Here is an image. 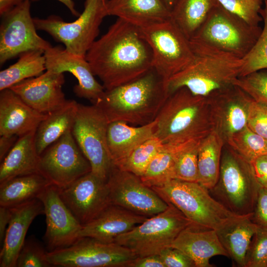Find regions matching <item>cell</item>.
Segmentation results:
<instances>
[{
    "label": "cell",
    "instance_id": "cell-1",
    "mask_svg": "<svg viewBox=\"0 0 267 267\" xmlns=\"http://www.w3.org/2000/svg\"><path fill=\"white\" fill-rule=\"evenodd\" d=\"M85 58L105 90L133 81L153 68L151 48L139 27L120 18L94 42Z\"/></svg>",
    "mask_w": 267,
    "mask_h": 267
},
{
    "label": "cell",
    "instance_id": "cell-2",
    "mask_svg": "<svg viewBox=\"0 0 267 267\" xmlns=\"http://www.w3.org/2000/svg\"><path fill=\"white\" fill-rule=\"evenodd\" d=\"M168 96L166 82L152 68L133 81L105 90L96 104L109 123L144 126L155 121Z\"/></svg>",
    "mask_w": 267,
    "mask_h": 267
},
{
    "label": "cell",
    "instance_id": "cell-3",
    "mask_svg": "<svg viewBox=\"0 0 267 267\" xmlns=\"http://www.w3.org/2000/svg\"><path fill=\"white\" fill-rule=\"evenodd\" d=\"M155 121L154 136L164 144L203 138L212 131L208 98L193 94L186 87L168 96Z\"/></svg>",
    "mask_w": 267,
    "mask_h": 267
},
{
    "label": "cell",
    "instance_id": "cell-4",
    "mask_svg": "<svg viewBox=\"0 0 267 267\" xmlns=\"http://www.w3.org/2000/svg\"><path fill=\"white\" fill-rule=\"evenodd\" d=\"M190 44L195 58L168 80L169 95L178 88L186 87L194 95L208 97L233 85L240 76L243 59L210 47Z\"/></svg>",
    "mask_w": 267,
    "mask_h": 267
},
{
    "label": "cell",
    "instance_id": "cell-5",
    "mask_svg": "<svg viewBox=\"0 0 267 267\" xmlns=\"http://www.w3.org/2000/svg\"><path fill=\"white\" fill-rule=\"evenodd\" d=\"M262 30L260 26L248 24L218 2L189 42L243 59L256 44Z\"/></svg>",
    "mask_w": 267,
    "mask_h": 267
},
{
    "label": "cell",
    "instance_id": "cell-6",
    "mask_svg": "<svg viewBox=\"0 0 267 267\" xmlns=\"http://www.w3.org/2000/svg\"><path fill=\"white\" fill-rule=\"evenodd\" d=\"M151 188L167 204L200 226L216 230L241 216L227 209L198 182L173 179L163 186Z\"/></svg>",
    "mask_w": 267,
    "mask_h": 267
},
{
    "label": "cell",
    "instance_id": "cell-7",
    "mask_svg": "<svg viewBox=\"0 0 267 267\" xmlns=\"http://www.w3.org/2000/svg\"><path fill=\"white\" fill-rule=\"evenodd\" d=\"M260 187L251 163L225 144L218 180L209 190L212 196L234 214L247 215L253 214Z\"/></svg>",
    "mask_w": 267,
    "mask_h": 267
},
{
    "label": "cell",
    "instance_id": "cell-8",
    "mask_svg": "<svg viewBox=\"0 0 267 267\" xmlns=\"http://www.w3.org/2000/svg\"><path fill=\"white\" fill-rule=\"evenodd\" d=\"M107 0H85L84 9L78 18L67 22L58 16L33 18L37 30L44 31L62 43L69 52L85 57L99 33L103 19L108 16Z\"/></svg>",
    "mask_w": 267,
    "mask_h": 267
},
{
    "label": "cell",
    "instance_id": "cell-9",
    "mask_svg": "<svg viewBox=\"0 0 267 267\" xmlns=\"http://www.w3.org/2000/svg\"><path fill=\"white\" fill-rule=\"evenodd\" d=\"M139 28L151 48L152 67L166 83L194 60L189 40L171 18Z\"/></svg>",
    "mask_w": 267,
    "mask_h": 267
},
{
    "label": "cell",
    "instance_id": "cell-10",
    "mask_svg": "<svg viewBox=\"0 0 267 267\" xmlns=\"http://www.w3.org/2000/svg\"><path fill=\"white\" fill-rule=\"evenodd\" d=\"M165 211L148 218L114 242L133 251L138 257L159 255L180 232L192 222L172 204Z\"/></svg>",
    "mask_w": 267,
    "mask_h": 267
},
{
    "label": "cell",
    "instance_id": "cell-11",
    "mask_svg": "<svg viewBox=\"0 0 267 267\" xmlns=\"http://www.w3.org/2000/svg\"><path fill=\"white\" fill-rule=\"evenodd\" d=\"M109 122L96 104L78 103L72 134L82 152L89 162L91 172L106 181L114 167L107 143Z\"/></svg>",
    "mask_w": 267,
    "mask_h": 267
},
{
    "label": "cell",
    "instance_id": "cell-12",
    "mask_svg": "<svg viewBox=\"0 0 267 267\" xmlns=\"http://www.w3.org/2000/svg\"><path fill=\"white\" fill-rule=\"evenodd\" d=\"M138 256L115 242L104 243L81 237L69 247L47 253L51 266L63 267H126Z\"/></svg>",
    "mask_w": 267,
    "mask_h": 267
},
{
    "label": "cell",
    "instance_id": "cell-13",
    "mask_svg": "<svg viewBox=\"0 0 267 267\" xmlns=\"http://www.w3.org/2000/svg\"><path fill=\"white\" fill-rule=\"evenodd\" d=\"M91 171L90 164L67 132L40 155L38 173L59 189L67 187Z\"/></svg>",
    "mask_w": 267,
    "mask_h": 267
},
{
    "label": "cell",
    "instance_id": "cell-14",
    "mask_svg": "<svg viewBox=\"0 0 267 267\" xmlns=\"http://www.w3.org/2000/svg\"><path fill=\"white\" fill-rule=\"evenodd\" d=\"M29 0H24L2 16L0 27V63L4 64L31 50L44 52L51 44L41 37L30 12Z\"/></svg>",
    "mask_w": 267,
    "mask_h": 267
},
{
    "label": "cell",
    "instance_id": "cell-15",
    "mask_svg": "<svg viewBox=\"0 0 267 267\" xmlns=\"http://www.w3.org/2000/svg\"><path fill=\"white\" fill-rule=\"evenodd\" d=\"M107 183L111 204L137 215L149 218L165 211L169 206L139 177L115 165Z\"/></svg>",
    "mask_w": 267,
    "mask_h": 267
},
{
    "label": "cell",
    "instance_id": "cell-16",
    "mask_svg": "<svg viewBox=\"0 0 267 267\" xmlns=\"http://www.w3.org/2000/svg\"><path fill=\"white\" fill-rule=\"evenodd\" d=\"M37 198L44 207L46 224L44 239L48 252L69 247L81 238L83 225L61 199L59 188L50 184Z\"/></svg>",
    "mask_w": 267,
    "mask_h": 267
},
{
    "label": "cell",
    "instance_id": "cell-17",
    "mask_svg": "<svg viewBox=\"0 0 267 267\" xmlns=\"http://www.w3.org/2000/svg\"><path fill=\"white\" fill-rule=\"evenodd\" d=\"M207 98L212 131L224 143L233 134L247 126L249 111L253 99L238 87L232 85Z\"/></svg>",
    "mask_w": 267,
    "mask_h": 267
},
{
    "label": "cell",
    "instance_id": "cell-18",
    "mask_svg": "<svg viewBox=\"0 0 267 267\" xmlns=\"http://www.w3.org/2000/svg\"><path fill=\"white\" fill-rule=\"evenodd\" d=\"M60 197L82 225L97 217L111 204L106 181L91 172L66 188L59 189Z\"/></svg>",
    "mask_w": 267,
    "mask_h": 267
},
{
    "label": "cell",
    "instance_id": "cell-19",
    "mask_svg": "<svg viewBox=\"0 0 267 267\" xmlns=\"http://www.w3.org/2000/svg\"><path fill=\"white\" fill-rule=\"evenodd\" d=\"M46 70L56 73H71L78 83L73 88L79 97L96 104L102 97L105 89L94 77L91 67L85 57L67 51L61 46H51L44 52Z\"/></svg>",
    "mask_w": 267,
    "mask_h": 267
},
{
    "label": "cell",
    "instance_id": "cell-20",
    "mask_svg": "<svg viewBox=\"0 0 267 267\" xmlns=\"http://www.w3.org/2000/svg\"><path fill=\"white\" fill-rule=\"evenodd\" d=\"M63 73L46 70L41 75L24 80L10 89L27 104L47 114L63 107L69 101L62 90Z\"/></svg>",
    "mask_w": 267,
    "mask_h": 267
},
{
    "label": "cell",
    "instance_id": "cell-21",
    "mask_svg": "<svg viewBox=\"0 0 267 267\" xmlns=\"http://www.w3.org/2000/svg\"><path fill=\"white\" fill-rule=\"evenodd\" d=\"M9 208L11 218L0 250V267H16L30 225L37 216L44 214V205L38 198Z\"/></svg>",
    "mask_w": 267,
    "mask_h": 267
},
{
    "label": "cell",
    "instance_id": "cell-22",
    "mask_svg": "<svg viewBox=\"0 0 267 267\" xmlns=\"http://www.w3.org/2000/svg\"><path fill=\"white\" fill-rule=\"evenodd\" d=\"M47 114L27 104L10 89L0 93V135L23 136L36 131Z\"/></svg>",
    "mask_w": 267,
    "mask_h": 267
},
{
    "label": "cell",
    "instance_id": "cell-23",
    "mask_svg": "<svg viewBox=\"0 0 267 267\" xmlns=\"http://www.w3.org/2000/svg\"><path fill=\"white\" fill-rule=\"evenodd\" d=\"M171 247L189 257L195 267H211L210 259L215 256L229 255L222 244L216 230L193 222L183 229Z\"/></svg>",
    "mask_w": 267,
    "mask_h": 267
},
{
    "label": "cell",
    "instance_id": "cell-24",
    "mask_svg": "<svg viewBox=\"0 0 267 267\" xmlns=\"http://www.w3.org/2000/svg\"><path fill=\"white\" fill-rule=\"evenodd\" d=\"M147 218L111 204L95 218L82 225L80 237H90L104 243L114 242L117 237L129 231Z\"/></svg>",
    "mask_w": 267,
    "mask_h": 267
},
{
    "label": "cell",
    "instance_id": "cell-25",
    "mask_svg": "<svg viewBox=\"0 0 267 267\" xmlns=\"http://www.w3.org/2000/svg\"><path fill=\"white\" fill-rule=\"evenodd\" d=\"M156 121L144 126H131L119 121L109 122L107 143L113 164L118 166L139 145L154 136Z\"/></svg>",
    "mask_w": 267,
    "mask_h": 267
},
{
    "label": "cell",
    "instance_id": "cell-26",
    "mask_svg": "<svg viewBox=\"0 0 267 267\" xmlns=\"http://www.w3.org/2000/svg\"><path fill=\"white\" fill-rule=\"evenodd\" d=\"M108 16H114L139 28L171 18L163 0H107Z\"/></svg>",
    "mask_w": 267,
    "mask_h": 267
},
{
    "label": "cell",
    "instance_id": "cell-27",
    "mask_svg": "<svg viewBox=\"0 0 267 267\" xmlns=\"http://www.w3.org/2000/svg\"><path fill=\"white\" fill-rule=\"evenodd\" d=\"M35 132L19 137L0 162V183L18 176L39 173L40 155L36 147Z\"/></svg>",
    "mask_w": 267,
    "mask_h": 267
},
{
    "label": "cell",
    "instance_id": "cell-28",
    "mask_svg": "<svg viewBox=\"0 0 267 267\" xmlns=\"http://www.w3.org/2000/svg\"><path fill=\"white\" fill-rule=\"evenodd\" d=\"M252 215L239 216L216 230L220 241L236 267H245L246 254L258 226L252 220Z\"/></svg>",
    "mask_w": 267,
    "mask_h": 267
},
{
    "label": "cell",
    "instance_id": "cell-29",
    "mask_svg": "<svg viewBox=\"0 0 267 267\" xmlns=\"http://www.w3.org/2000/svg\"><path fill=\"white\" fill-rule=\"evenodd\" d=\"M78 103L74 100H69L63 107L47 114L40 123L35 134L36 147L39 155L67 132L72 131Z\"/></svg>",
    "mask_w": 267,
    "mask_h": 267
},
{
    "label": "cell",
    "instance_id": "cell-30",
    "mask_svg": "<svg viewBox=\"0 0 267 267\" xmlns=\"http://www.w3.org/2000/svg\"><path fill=\"white\" fill-rule=\"evenodd\" d=\"M50 184L40 173L18 176L0 183V206L11 207L37 198Z\"/></svg>",
    "mask_w": 267,
    "mask_h": 267
},
{
    "label": "cell",
    "instance_id": "cell-31",
    "mask_svg": "<svg viewBox=\"0 0 267 267\" xmlns=\"http://www.w3.org/2000/svg\"><path fill=\"white\" fill-rule=\"evenodd\" d=\"M224 144L222 138L214 131L201 142L198 156V182L209 190L218 180Z\"/></svg>",
    "mask_w": 267,
    "mask_h": 267
},
{
    "label": "cell",
    "instance_id": "cell-32",
    "mask_svg": "<svg viewBox=\"0 0 267 267\" xmlns=\"http://www.w3.org/2000/svg\"><path fill=\"white\" fill-rule=\"evenodd\" d=\"M217 3V0H178L171 17L189 40Z\"/></svg>",
    "mask_w": 267,
    "mask_h": 267
},
{
    "label": "cell",
    "instance_id": "cell-33",
    "mask_svg": "<svg viewBox=\"0 0 267 267\" xmlns=\"http://www.w3.org/2000/svg\"><path fill=\"white\" fill-rule=\"evenodd\" d=\"M19 56L16 62L0 72V91L24 80L38 76L46 70L44 52L31 50Z\"/></svg>",
    "mask_w": 267,
    "mask_h": 267
},
{
    "label": "cell",
    "instance_id": "cell-34",
    "mask_svg": "<svg viewBox=\"0 0 267 267\" xmlns=\"http://www.w3.org/2000/svg\"><path fill=\"white\" fill-rule=\"evenodd\" d=\"M178 144H164L140 177L147 186L159 187L174 179L175 155Z\"/></svg>",
    "mask_w": 267,
    "mask_h": 267
},
{
    "label": "cell",
    "instance_id": "cell-35",
    "mask_svg": "<svg viewBox=\"0 0 267 267\" xmlns=\"http://www.w3.org/2000/svg\"><path fill=\"white\" fill-rule=\"evenodd\" d=\"M203 138L191 139L178 144L175 155L174 179L198 182V156Z\"/></svg>",
    "mask_w": 267,
    "mask_h": 267
},
{
    "label": "cell",
    "instance_id": "cell-36",
    "mask_svg": "<svg viewBox=\"0 0 267 267\" xmlns=\"http://www.w3.org/2000/svg\"><path fill=\"white\" fill-rule=\"evenodd\" d=\"M225 144L249 163L267 155V140L248 126L233 134Z\"/></svg>",
    "mask_w": 267,
    "mask_h": 267
},
{
    "label": "cell",
    "instance_id": "cell-37",
    "mask_svg": "<svg viewBox=\"0 0 267 267\" xmlns=\"http://www.w3.org/2000/svg\"><path fill=\"white\" fill-rule=\"evenodd\" d=\"M163 146L164 143L158 137L153 136L137 147L124 161L116 167L140 177Z\"/></svg>",
    "mask_w": 267,
    "mask_h": 267
},
{
    "label": "cell",
    "instance_id": "cell-38",
    "mask_svg": "<svg viewBox=\"0 0 267 267\" xmlns=\"http://www.w3.org/2000/svg\"><path fill=\"white\" fill-rule=\"evenodd\" d=\"M264 26L256 44L248 54L243 58L244 64L239 77L252 72L267 69V9L261 11Z\"/></svg>",
    "mask_w": 267,
    "mask_h": 267
},
{
    "label": "cell",
    "instance_id": "cell-39",
    "mask_svg": "<svg viewBox=\"0 0 267 267\" xmlns=\"http://www.w3.org/2000/svg\"><path fill=\"white\" fill-rule=\"evenodd\" d=\"M225 9L252 26H259L264 0H217Z\"/></svg>",
    "mask_w": 267,
    "mask_h": 267
},
{
    "label": "cell",
    "instance_id": "cell-40",
    "mask_svg": "<svg viewBox=\"0 0 267 267\" xmlns=\"http://www.w3.org/2000/svg\"><path fill=\"white\" fill-rule=\"evenodd\" d=\"M254 100L267 104V69L239 77L233 82Z\"/></svg>",
    "mask_w": 267,
    "mask_h": 267
},
{
    "label": "cell",
    "instance_id": "cell-41",
    "mask_svg": "<svg viewBox=\"0 0 267 267\" xmlns=\"http://www.w3.org/2000/svg\"><path fill=\"white\" fill-rule=\"evenodd\" d=\"M48 251L35 237L25 240L16 260V267H48Z\"/></svg>",
    "mask_w": 267,
    "mask_h": 267
},
{
    "label": "cell",
    "instance_id": "cell-42",
    "mask_svg": "<svg viewBox=\"0 0 267 267\" xmlns=\"http://www.w3.org/2000/svg\"><path fill=\"white\" fill-rule=\"evenodd\" d=\"M267 228L258 226L246 254L245 267H266Z\"/></svg>",
    "mask_w": 267,
    "mask_h": 267
},
{
    "label": "cell",
    "instance_id": "cell-43",
    "mask_svg": "<svg viewBox=\"0 0 267 267\" xmlns=\"http://www.w3.org/2000/svg\"><path fill=\"white\" fill-rule=\"evenodd\" d=\"M247 126L267 140V104L253 100L249 111Z\"/></svg>",
    "mask_w": 267,
    "mask_h": 267
},
{
    "label": "cell",
    "instance_id": "cell-44",
    "mask_svg": "<svg viewBox=\"0 0 267 267\" xmlns=\"http://www.w3.org/2000/svg\"><path fill=\"white\" fill-rule=\"evenodd\" d=\"M159 256L165 267H195L193 261L180 250L169 247Z\"/></svg>",
    "mask_w": 267,
    "mask_h": 267
},
{
    "label": "cell",
    "instance_id": "cell-45",
    "mask_svg": "<svg viewBox=\"0 0 267 267\" xmlns=\"http://www.w3.org/2000/svg\"><path fill=\"white\" fill-rule=\"evenodd\" d=\"M251 219L258 226L267 228V188H260Z\"/></svg>",
    "mask_w": 267,
    "mask_h": 267
},
{
    "label": "cell",
    "instance_id": "cell-46",
    "mask_svg": "<svg viewBox=\"0 0 267 267\" xmlns=\"http://www.w3.org/2000/svg\"><path fill=\"white\" fill-rule=\"evenodd\" d=\"M257 181L267 188V155L260 156L250 163Z\"/></svg>",
    "mask_w": 267,
    "mask_h": 267
},
{
    "label": "cell",
    "instance_id": "cell-47",
    "mask_svg": "<svg viewBox=\"0 0 267 267\" xmlns=\"http://www.w3.org/2000/svg\"><path fill=\"white\" fill-rule=\"evenodd\" d=\"M126 267H165L159 255L137 257L129 262Z\"/></svg>",
    "mask_w": 267,
    "mask_h": 267
},
{
    "label": "cell",
    "instance_id": "cell-48",
    "mask_svg": "<svg viewBox=\"0 0 267 267\" xmlns=\"http://www.w3.org/2000/svg\"><path fill=\"white\" fill-rule=\"evenodd\" d=\"M11 218L9 207L0 206V242L1 246Z\"/></svg>",
    "mask_w": 267,
    "mask_h": 267
},
{
    "label": "cell",
    "instance_id": "cell-49",
    "mask_svg": "<svg viewBox=\"0 0 267 267\" xmlns=\"http://www.w3.org/2000/svg\"><path fill=\"white\" fill-rule=\"evenodd\" d=\"M16 135L0 136V161L5 157L18 138Z\"/></svg>",
    "mask_w": 267,
    "mask_h": 267
},
{
    "label": "cell",
    "instance_id": "cell-50",
    "mask_svg": "<svg viewBox=\"0 0 267 267\" xmlns=\"http://www.w3.org/2000/svg\"><path fill=\"white\" fill-rule=\"evenodd\" d=\"M24 0H0V14L1 16L8 12Z\"/></svg>",
    "mask_w": 267,
    "mask_h": 267
},
{
    "label": "cell",
    "instance_id": "cell-51",
    "mask_svg": "<svg viewBox=\"0 0 267 267\" xmlns=\"http://www.w3.org/2000/svg\"><path fill=\"white\" fill-rule=\"evenodd\" d=\"M63 3L71 11L72 14L76 16H79L80 14L76 10L74 2L72 0H57Z\"/></svg>",
    "mask_w": 267,
    "mask_h": 267
},
{
    "label": "cell",
    "instance_id": "cell-52",
    "mask_svg": "<svg viewBox=\"0 0 267 267\" xmlns=\"http://www.w3.org/2000/svg\"><path fill=\"white\" fill-rule=\"evenodd\" d=\"M170 11L172 10L178 0H163Z\"/></svg>",
    "mask_w": 267,
    "mask_h": 267
},
{
    "label": "cell",
    "instance_id": "cell-53",
    "mask_svg": "<svg viewBox=\"0 0 267 267\" xmlns=\"http://www.w3.org/2000/svg\"><path fill=\"white\" fill-rule=\"evenodd\" d=\"M265 3V8L267 9V0H264Z\"/></svg>",
    "mask_w": 267,
    "mask_h": 267
},
{
    "label": "cell",
    "instance_id": "cell-54",
    "mask_svg": "<svg viewBox=\"0 0 267 267\" xmlns=\"http://www.w3.org/2000/svg\"><path fill=\"white\" fill-rule=\"evenodd\" d=\"M266 267H267V265H266Z\"/></svg>",
    "mask_w": 267,
    "mask_h": 267
}]
</instances>
